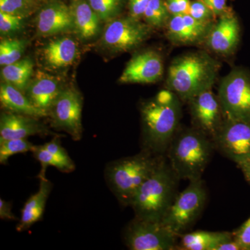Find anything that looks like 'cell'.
I'll return each mask as SVG.
<instances>
[{
  "mask_svg": "<svg viewBox=\"0 0 250 250\" xmlns=\"http://www.w3.org/2000/svg\"><path fill=\"white\" fill-rule=\"evenodd\" d=\"M142 145L145 150L165 155L181 119L178 97L170 90H161L141 106Z\"/></svg>",
  "mask_w": 250,
  "mask_h": 250,
  "instance_id": "obj_1",
  "label": "cell"
},
{
  "mask_svg": "<svg viewBox=\"0 0 250 250\" xmlns=\"http://www.w3.org/2000/svg\"><path fill=\"white\" fill-rule=\"evenodd\" d=\"M220 65L204 52H190L174 59L169 67L167 89L188 101L197 95L211 89L218 77Z\"/></svg>",
  "mask_w": 250,
  "mask_h": 250,
  "instance_id": "obj_2",
  "label": "cell"
},
{
  "mask_svg": "<svg viewBox=\"0 0 250 250\" xmlns=\"http://www.w3.org/2000/svg\"><path fill=\"white\" fill-rule=\"evenodd\" d=\"M215 149L213 141L195 128L178 129L166 152L172 170L180 179H201Z\"/></svg>",
  "mask_w": 250,
  "mask_h": 250,
  "instance_id": "obj_3",
  "label": "cell"
},
{
  "mask_svg": "<svg viewBox=\"0 0 250 250\" xmlns=\"http://www.w3.org/2000/svg\"><path fill=\"white\" fill-rule=\"evenodd\" d=\"M179 180L166 158L133 197L135 217L161 222L178 194Z\"/></svg>",
  "mask_w": 250,
  "mask_h": 250,
  "instance_id": "obj_4",
  "label": "cell"
},
{
  "mask_svg": "<svg viewBox=\"0 0 250 250\" xmlns=\"http://www.w3.org/2000/svg\"><path fill=\"white\" fill-rule=\"evenodd\" d=\"M166 158L142 149L136 155L110 163L106 168V178L118 202L130 207L135 194Z\"/></svg>",
  "mask_w": 250,
  "mask_h": 250,
  "instance_id": "obj_5",
  "label": "cell"
},
{
  "mask_svg": "<svg viewBox=\"0 0 250 250\" xmlns=\"http://www.w3.org/2000/svg\"><path fill=\"white\" fill-rule=\"evenodd\" d=\"M207 200L202 179L190 182L183 191L178 192L161 223L177 236L183 234L202 214Z\"/></svg>",
  "mask_w": 250,
  "mask_h": 250,
  "instance_id": "obj_6",
  "label": "cell"
},
{
  "mask_svg": "<svg viewBox=\"0 0 250 250\" xmlns=\"http://www.w3.org/2000/svg\"><path fill=\"white\" fill-rule=\"evenodd\" d=\"M218 97L224 119L250 121V72L233 69L219 85Z\"/></svg>",
  "mask_w": 250,
  "mask_h": 250,
  "instance_id": "obj_7",
  "label": "cell"
},
{
  "mask_svg": "<svg viewBox=\"0 0 250 250\" xmlns=\"http://www.w3.org/2000/svg\"><path fill=\"white\" fill-rule=\"evenodd\" d=\"M179 236L161 222L135 217L125 228V244L131 250L177 249Z\"/></svg>",
  "mask_w": 250,
  "mask_h": 250,
  "instance_id": "obj_8",
  "label": "cell"
},
{
  "mask_svg": "<svg viewBox=\"0 0 250 250\" xmlns=\"http://www.w3.org/2000/svg\"><path fill=\"white\" fill-rule=\"evenodd\" d=\"M213 142L215 149L238 165L250 158V121L224 120Z\"/></svg>",
  "mask_w": 250,
  "mask_h": 250,
  "instance_id": "obj_9",
  "label": "cell"
},
{
  "mask_svg": "<svg viewBox=\"0 0 250 250\" xmlns=\"http://www.w3.org/2000/svg\"><path fill=\"white\" fill-rule=\"evenodd\" d=\"M149 33V24L130 16L112 21L105 29L102 42L113 52H125L141 45Z\"/></svg>",
  "mask_w": 250,
  "mask_h": 250,
  "instance_id": "obj_10",
  "label": "cell"
},
{
  "mask_svg": "<svg viewBox=\"0 0 250 250\" xmlns=\"http://www.w3.org/2000/svg\"><path fill=\"white\" fill-rule=\"evenodd\" d=\"M82 98L73 88L62 90L55 100L49 114L52 116V126L62 130L75 141L82 137Z\"/></svg>",
  "mask_w": 250,
  "mask_h": 250,
  "instance_id": "obj_11",
  "label": "cell"
},
{
  "mask_svg": "<svg viewBox=\"0 0 250 250\" xmlns=\"http://www.w3.org/2000/svg\"><path fill=\"white\" fill-rule=\"evenodd\" d=\"M193 127L213 141L224 121L218 95L205 90L188 101Z\"/></svg>",
  "mask_w": 250,
  "mask_h": 250,
  "instance_id": "obj_12",
  "label": "cell"
},
{
  "mask_svg": "<svg viewBox=\"0 0 250 250\" xmlns=\"http://www.w3.org/2000/svg\"><path fill=\"white\" fill-rule=\"evenodd\" d=\"M164 75V62L160 55L152 50L136 54L126 64L119 79L123 83H152Z\"/></svg>",
  "mask_w": 250,
  "mask_h": 250,
  "instance_id": "obj_13",
  "label": "cell"
},
{
  "mask_svg": "<svg viewBox=\"0 0 250 250\" xmlns=\"http://www.w3.org/2000/svg\"><path fill=\"white\" fill-rule=\"evenodd\" d=\"M241 24L231 11L220 16L206 38L207 47L218 54L231 55L241 41Z\"/></svg>",
  "mask_w": 250,
  "mask_h": 250,
  "instance_id": "obj_14",
  "label": "cell"
},
{
  "mask_svg": "<svg viewBox=\"0 0 250 250\" xmlns=\"http://www.w3.org/2000/svg\"><path fill=\"white\" fill-rule=\"evenodd\" d=\"M49 134L55 135L39 123L36 118L9 111L1 113L0 140L27 139L29 136L35 135L47 136Z\"/></svg>",
  "mask_w": 250,
  "mask_h": 250,
  "instance_id": "obj_15",
  "label": "cell"
},
{
  "mask_svg": "<svg viewBox=\"0 0 250 250\" xmlns=\"http://www.w3.org/2000/svg\"><path fill=\"white\" fill-rule=\"evenodd\" d=\"M167 36L177 44H194L206 39L211 23L199 22L188 14L170 16L167 24Z\"/></svg>",
  "mask_w": 250,
  "mask_h": 250,
  "instance_id": "obj_16",
  "label": "cell"
},
{
  "mask_svg": "<svg viewBox=\"0 0 250 250\" xmlns=\"http://www.w3.org/2000/svg\"><path fill=\"white\" fill-rule=\"evenodd\" d=\"M39 34L49 36L70 30L74 27L70 6L60 1H53L41 10L36 20Z\"/></svg>",
  "mask_w": 250,
  "mask_h": 250,
  "instance_id": "obj_17",
  "label": "cell"
},
{
  "mask_svg": "<svg viewBox=\"0 0 250 250\" xmlns=\"http://www.w3.org/2000/svg\"><path fill=\"white\" fill-rule=\"evenodd\" d=\"M52 188L53 184L48 179H40L39 190L28 199L22 208L21 218L16 228L18 231H26L41 220Z\"/></svg>",
  "mask_w": 250,
  "mask_h": 250,
  "instance_id": "obj_18",
  "label": "cell"
},
{
  "mask_svg": "<svg viewBox=\"0 0 250 250\" xmlns=\"http://www.w3.org/2000/svg\"><path fill=\"white\" fill-rule=\"evenodd\" d=\"M62 90L58 81L53 77L41 73L28 85L27 97L36 107L49 115Z\"/></svg>",
  "mask_w": 250,
  "mask_h": 250,
  "instance_id": "obj_19",
  "label": "cell"
},
{
  "mask_svg": "<svg viewBox=\"0 0 250 250\" xmlns=\"http://www.w3.org/2000/svg\"><path fill=\"white\" fill-rule=\"evenodd\" d=\"M0 102L2 107L11 113L36 118L48 115L36 107L22 91L6 82L1 83L0 86Z\"/></svg>",
  "mask_w": 250,
  "mask_h": 250,
  "instance_id": "obj_20",
  "label": "cell"
},
{
  "mask_svg": "<svg viewBox=\"0 0 250 250\" xmlns=\"http://www.w3.org/2000/svg\"><path fill=\"white\" fill-rule=\"evenodd\" d=\"M177 249L181 250H215V248L233 238V232L229 231H196L184 233L179 236Z\"/></svg>",
  "mask_w": 250,
  "mask_h": 250,
  "instance_id": "obj_21",
  "label": "cell"
},
{
  "mask_svg": "<svg viewBox=\"0 0 250 250\" xmlns=\"http://www.w3.org/2000/svg\"><path fill=\"white\" fill-rule=\"evenodd\" d=\"M70 8L74 27L82 39H90L98 34L100 19L88 0H72Z\"/></svg>",
  "mask_w": 250,
  "mask_h": 250,
  "instance_id": "obj_22",
  "label": "cell"
},
{
  "mask_svg": "<svg viewBox=\"0 0 250 250\" xmlns=\"http://www.w3.org/2000/svg\"><path fill=\"white\" fill-rule=\"evenodd\" d=\"M77 45L70 38H60L51 41L43 49V57L49 66L62 68L71 65L76 59Z\"/></svg>",
  "mask_w": 250,
  "mask_h": 250,
  "instance_id": "obj_23",
  "label": "cell"
},
{
  "mask_svg": "<svg viewBox=\"0 0 250 250\" xmlns=\"http://www.w3.org/2000/svg\"><path fill=\"white\" fill-rule=\"evenodd\" d=\"M34 64L31 59H22L3 66L1 71V77L4 82L24 92L27 90L29 84Z\"/></svg>",
  "mask_w": 250,
  "mask_h": 250,
  "instance_id": "obj_24",
  "label": "cell"
},
{
  "mask_svg": "<svg viewBox=\"0 0 250 250\" xmlns=\"http://www.w3.org/2000/svg\"><path fill=\"white\" fill-rule=\"evenodd\" d=\"M170 16L165 1L150 0L143 18L150 27H161L167 24Z\"/></svg>",
  "mask_w": 250,
  "mask_h": 250,
  "instance_id": "obj_25",
  "label": "cell"
},
{
  "mask_svg": "<svg viewBox=\"0 0 250 250\" xmlns=\"http://www.w3.org/2000/svg\"><path fill=\"white\" fill-rule=\"evenodd\" d=\"M35 147L27 139L0 140V164L5 165L11 156L32 152Z\"/></svg>",
  "mask_w": 250,
  "mask_h": 250,
  "instance_id": "obj_26",
  "label": "cell"
},
{
  "mask_svg": "<svg viewBox=\"0 0 250 250\" xmlns=\"http://www.w3.org/2000/svg\"><path fill=\"white\" fill-rule=\"evenodd\" d=\"M25 49V42L20 39L3 40L0 43V65H10L21 60Z\"/></svg>",
  "mask_w": 250,
  "mask_h": 250,
  "instance_id": "obj_27",
  "label": "cell"
},
{
  "mask_svg": "<svg viewBox=\"0 0 250 250\" xmlns=\"http://www.w3.org/2000/svg\"><path fill=\"white\" fill-rule=\"evenodd\" d=\"M39 5V0H0V11L25 18Z\"/></svg>",
  "mask_w": 250,
  "mask_h": 250,
  "instance_id": "obj_28",
  "label": "cell"
},
{
  "mask_svg": "<svg viewBox=\"0 0 250 250\" xmlns=\"http://www.w3.org/2000/svg\"><path fill=\"white\" fill-rule=\"evenodd\" d=\"M100 21H111L121 11L123 0H88Z\"/></svg>",
  "mask_w": 250,
  "mask_h": 250,
  "instance_id": "obj_29",
  "label": "cell"
},
{
  "mask_svg": "<svg viewBox=\"0 0 250 250\" xmlns=\"http://www.w3.org/2000/svg\"><path fill=\"white\" fill-rule=\"evenodd\" d=\"M59 137L55 136L52 141L42 145V146L50 152L60 163L62 166L61 171L69 173L75 170V164L65 148L62 147Z\"/></svg>",
  "mask_w": 250,
  "mask_h": 250,
  "instance_id": "obj_30",
  "label": "cell"
},
{
  "mask_svg": "<svg viewBox=\"0 0 250 250\" xmlns=\"http://www.w3.org/2000/svg\"><path fill=\"white\" fill-rule=\"evenodd\" d=\"M32 153L36 160L41 163V169L39 175H38L39 179L47 178L46 171L49 166H53L61 171L62 166H61L60 163L42 146H36Z\"/></svg>",
  "mask_w": 250,
  "mask_h": 250,
  "instance_id": "obj_31",
  "label": "cell"
},
{
  "mask_svg": "<svg viewBox=\"0 0 250 250\" xmlns=\"http://www.w3.org/2000/svg\"><path fill=\"white\" fill-rule=\"evenodd\" d=\"M188 14L194 19L203 23H211L215 17L213 11L202 0L191 1Z\"/></svg>",
  "mask_w": 250,
  "mask_h": 250,
  "instance_id": "obj_32",
  "label": "cell"
},
{
  "mask_svg": "<svg viewBox=\"0 0 250 250\" xmlns=\"http://www.w3.org/2000/svg\"><path fill=\"white\" fill-rule=\"evenodd\" d=\"M22 16H16L0 11V31L1 34L16 32L22 27Z\"/></svg>",
  "mask_w": 250,
  "mask_h": 250,
  "instance_id": "obj_33",
  "label": "cell"
},
{
  "mask_svg": "<svg viewBox=\"0 0 250 250\" xmlns=\"http://www.w3.org/2000/svg\"><path fill=\"white\" fill-rule=\"evenodd\" d=\"M235 241L243 250H250V218L233 232Z\"/></svg>",
  "mask_w": 250,
  "mask_h": 250,
  "instance_id": "obj_34",
  "label": "cell"
},
{
  "mask_svg": "<svg viewBox=\"0 0 250 250\" xmlns=\"http://www.w3.org/2000/svg\"><path fill=\"white\" fill-rule=\"evenodd\" d=\"M190 0H166V4L170 16L188 14Z\"/></svg>",
  "mask_w": 250,
  "mask_h": 250,
  "instance_id": "obj_35",
  "label": "cell"
},
{
  "mask_svg": "<svg viewBox=\"0 0 250 250\" xmlns=\"http://www.w3.org/2000/svg\"><path fill=\"white\" fill-rule=\"evenodd\" d=\"M150 0H129L130 16L140 20L144 16L145 11Z\"/></svg>",
  "mask_w": 250,
  "mask_h": 250,
  "instance_id": "obj_36",
  "label": "cell"
},
{
  "mask_svg": "<svg viewBox=\"0 0 250 250\" xmlns=\"http://www.w3.org/2000/svg\"><path fill=\"white\" fill-rule=\"evenodd\" d=\"M214 14L215 16H223L230 12L227 0H202Z\"/></svg>",
  "mask_w": 250,
  "mask_h": 250,
  "instance_id": "obj_37",
  "label": "cell"
},
{
  "mask_svg": "<svg viewBox=\"0 0 250 250\" xmlns=\"http://www.w3.org/2000/svg\"><path fill=\"white\" fill-rule=\"evenodd\" d=\"M0 218L1 220H17L11 210V204L1 198L0 199Z\"/></svg>",
  "mask_w": 250,
  "mask_h": 250,
  "instance_id": "obj_38",
  "label": "cell"
},
{
  "mask_svg": "<svg viewBox=\"0 0 250 250\" xmlns=\"http://www.w3.org/2000/svg\"><path fill=\"white\" fill-rule=\"evenodd\" d=\"M215 250H243L238 242L235 241L234 238L229 241L224 242L219 245Z\"/></svg>",
  "mask_w": 250,
  "mask_h": 250,
  "instance_id": "obj_39",
  "label": "cell"
},
{
  "mask_svg": "<svg viewBox=\"0 0 250 250\" xmlns=\"http://www.w3.org/2000/svg\"><path fill=\"white\" fill-rule=\"evenodd\" d=\"M241 169L247 182L250 184V158L238 165Z\"/></svg>",
  "mask_w": 250,
  "mask_h": 250,
  "instance_id": "obj_40",
  "label": "cell"
}]
</instances>
